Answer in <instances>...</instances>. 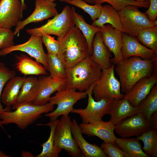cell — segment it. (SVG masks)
<instances>
[{
  "instance_id": "obj_6",
  "label": "cell",
  "mask_w": 157,
  "mask_h": 157,
  "mask_svg": "<svg viewBox=\"0 0 157 157\" xmlns=\"http://www.w3.org/2000/svg\"><path fill=\"white\" fill-rule=\"evenodd\" d=\"M115 65L109 68L102 69L101 74L95 82L92 94L94 99L99 101L103 99L113 100L124 98L121 92L120 81L115 77Z\"/></svg>"
},
{
  "instance_id": "obj_22",
  "label": "cell",
  "mask_w": 157,
  "mask_h": 157,
  "mask_svg": "<svg viewBox=\"0 0 157 157\" xmlns=\"http://www.w3.org/2000/svg\"><path fill=\"white\" fill-rule=\"evenodd\" d=\"M91 56L101 69H108L113 65L110 61L112 55L103 42L100 31L96 33L93 38Z\"/></svg>"
},
{
  "instance_id": "obj_8",
  "label": "cell",
  "mask_w": 157,
  "mask_h": 157,
  "mask_svg": "<svg viewBox=\"0 0 157 157\" xmlns=\"http://www.w3.org/2000/svg\"><path fill=\"white\" fill-rule=\"evenodd\" d=\"M76 90L67 88L57 92L54 96L50 97L49 102L53 105L56 104L57 106L55 110L46 113L45 116L51 120H54L61 115H68L74 108L75 104L87 96V91L77 92Z\"/></svg>"
},
{
  "instance_id": "obj_35",
  "label": "cell",
  "mask_w": 157,
  "mask_h": 157,
  "mask_svg": "<svg viewBox=\"0 0 157 157\" xmlns=\"http://www.w3.org/2000/svg\"><path fill=\"white\" fill-rule=\"evenodd\" d=\"M65 2L83 10L90 16L93 22L100 16L102 6L92 5L83 0H66Z\"/></svg>"
},
{
  "instance_id": "obj_36",
  "label": "cell",
  "mask_w": 157,
  "mask_h": 157,
  "mask_svg": "<svg viewBox=\"0 0 157 157\" xmlns=\"http://www.w3.org/2000/svg\"><path fill=\"white\" fill-rule=\"evenodd\" d=\"M16 74L15 71L10 70L0 61V115L4 109L1 103V96L3 89L6 83Z\"/></svg>"
},
{
  "instance_id": "obj_5",
  "label": "cell",
  "mask_w": 157,
  "mask_h": 157,
  "mask_svg": "<svg viewBox=\"0 0 157 157\" xmlns=\"http://www.w3.org/2000/svg\"><path fill=\"white\" fill-rule=\"evenodd\" d=\"M75 25L72 7L67 5L60 13L48 20L44 25L39 27L27 29L26 31L31 35H41V33H44L61 38Z\"/></svg>"
},
{
  "instance_id": "obj_40",
  "label": "cell",
  "mask_w": 157,
  "mask_h": 157,
  "mask_svg": "<svg viewBox=\"0 0 157 157\" xmlns=\"http://www.w3.org/2000/svg\"><path fill=\"white\" fill-rule=\"evenodd\" d=\"M149 8L146 13L152 22L156 20L157 17V0H149Z\"/></svg>"
},
{
  "instance_id": "obj_16",
  "label": "cell",
  "mask_w": 157,
  "mask_h": 157,
  "mask_svg": "<svg viewBox=\"0 0 157 157\" xmlns=\"http://www.w3.org/2000/svg\"><path fill=\"white\" fill-rule=\"evenodd\" d=\"M121 52L123 59L136 56L144 59L157 60V53L141 44L136 37L122 32Z\"/></svg>"
},
{
  "instance_id": "obj_24",
  "label": "cell",
  "mask_w": 157,
  "mask_h": 157,
  "mask_svg": "<svg viewBox=\"0 0 157 157\" xmlns=\"http://www.w3.org/2000/svg\"><path fill=\"white\" fill-rule=\"evenodd\" d=\"M26 77L15 76L6 83L1 96V101L7 106H10L16 103Z\"/></svg>"
},
{
  "instance_id": "obj_43",
  "label": "cell",
  "mask_w": 157,
  "mask_h": 157,
  "mask_svg": "<svg viewBox=\"0 0 157 157\" xmlns=\"http://www.w3.org/2000/svg\"><path fill=\"white\" fill-rule=\"evenodd\" d=\"M61 2H65L66 0H59ZM86 2L87 3L90 4H94V2L92 0H83Z\"/></svg>"
},
{
  "instance_id": "obj_41",
  "label": "cell",
  "mask_w": 157,
  "mask_h": 157,
  "mask_svg": "<svg viewBox=\"0 0 157 157\" xmlns=\"http://www.w3.org/2000/svg\"><path fill=\"white\" fill-rule=\"evenodd\" d=\"M150 122H151V124L154 128L157 129V111L155 112L152 115L150 121Z\"/></svg>"
},
{
  "instance_id": "obj_15",
  "label": "cell",
  "mask_w": 157,
  "mask_h": 157,
  "mask_svg": "<svg viewBox=\"0 0 157 157\" xmlns=\"http://www.w3.org/2000/svg\"><path fill=\"white\" fill-rule=\"evenodd\" d=\"M38 79V93L35 100L32 103L37 105H43L49 102L51 95L67 88L65 78H53L49 76L40 77Z\"/></svg>"
},
{
  "instance_id": "obj_46",
  "label": "cell",
  "mask_w": 157,
  "mask_h": 157,
  "mask_svg": "<svg viewBox=\"0 0 157 157\" xmlns=\"http://www.w3.org/2000/svg\"><path fill=\"white\" fill-rule=\"evenodd\" d=\"M136 1H144L145 0H136Z\"/></svg>"
},
{
  "instance_id": "obj_48",
  "label": "cell",
  "mask_w": 157,
  "mask_h": 157,
  "mask_svg": "<svg viewBox=\"0 0 157 157\" xmlns=\"http://www.w3.org/2000/svg\"><path fill=\"white\" fill-rule=\"evenodd\" d=\"M49 0L50 1L53 2L54 1H55L56 0Z\"/></svg>"
},
{
  "instance_id": "obj_7",
  "label": "cell",
  "mask_w": 157,
  "mask_h": 157,
  "mask_svg": "<svg viewBox=\"0 0 157 157\" xmlns=\"http://www.w3.org/2000/svg\"><path fill=\"white\" fill-rule=\"evenodd\" d=\"M138 8L129 6L118 11L123 32L135 37L143 28L157 26V20L152 21L146 13L141 12Z\"/></svg>"
},
{
  "instance_id": "obj_28",
  "label": "cell",
  "mask_w": 157,
  "mask_h": 157,
  "mask_svg": "<svg viewBox=\"0 0 157 157\" xmlns=\"http://www.w3.org/2000/svg\"><path fill=\"white\" fill-rule=\"evenodd\" d=\"M140 140L137 138H117L115 143L129 157H149L142 149Z\"/></svg>"
},
{
  "instance_id": "obj_18",
  "label": "cell",
  "mask_w": 157,
  "mask_h": 157,
  "mask_svg": "<svg viewBox=\"0 0 157 157\" xmlns=\"http://www.w3.org/2000/svg\"><path fill=\"white\" fill-rule=\"evenodd\" d=\"M79 125L82 134L97 136L105 142L115 143V125L110 120L104 122L101 120L88 124L82 123Z\"/></svg>"
},
{
  "instance_id": "obj_30",
  "label": "cell",
  "mask_w": 157,
  "mask_h": 157,
  "mask_svg": "<svg viewBox=\"0 0 157 157\" xmlns=\"http://www.w3.org/2000/svg\"><path fill=\"white\" fill-rule=\"evenodd\" d=\"M137 106L139 112L142 113L149 122L152 115L157 111V84L153 86L146 97Z\"/></svg>"
},
{
  "instance_id": "obj_44",
  "label": "cell",
  "mask_w": 157,
  "mask_h": 157,
  "mask_svg": "<svg viewBox=\"0 0 157 157\" xmlns=\"http://www.w3.org/2000/svg\"><path fill=\"white\" fill-rule=\"evenodd\" d=\"M22 3L23 9L24 10H25L27 8V6L25 4L24 0H21Z\"/></svg>"
},
{
  "instance_id": "obj_31",
  "label": "cell",
  "mask_w": 157,
  "mask_h": 157,
  "mask_svg": "<svg viewBox=\"0 0 157 157\" xmlns=\"http://www.w3.org/2000/svg\"><path fill=\"white\" fill-rule=\"evenodd\" d=\"M136 138L143 142L142 149L149 157L157 156V129L150 128Z\"/></svg>"
},
{
  "instance_id": "obj_29",
  "label": "cell",
  "mask_w": 157,
  "mask_h": 157,
  "mask_svg": "<svg viewBox=\"0 0 157 157\" xmlns=\"http://www.w3.org/2000/svg\"><path fill=\"white\" fill-rule=\"evenodd\" d=\"M59 120V119H57L55 120H51L46 124H38L49 126L50 129V132L47 140L42 145V149L41 152L36 157H58V154L62 150L58 148L55 145L54 140V133L56 125Z\"/></svg>"
},
{
  "instance_id": "obj_17",
  "label": "cell",
  "mask_w": 157,
  "mask_h": 157,
  "mask_svg": "<svg viewBox=\"0 0 157 157\" xmlns=\"http://www.w3.org/2000/svg\"><path fill=\"white\" fill-rule=\"evenodd\" d=\"M100 32L104 44L114 55V58H111L110 61L116 65L123 60L121 52L122 32L115 29L109 24L101 27Z\"/></svg>"
},
{
  "instance_id": "obj_21",
  "label": "cell",
  "mask_w": 157,
  "mask_h": 157,
  "mask_svg": "<svg viewBox=\"0 0 157 157\" xmlns=\"http://www.w3.org/2000/svg\"><path fill=\"white\" fill-rule=\"evenodd\" d=\"M138 106H133L126 99L113 100L108 114L110 115V120L115 125L125 118L139 113Z\"/></svg>"
},
{
  "instance_id": "obj_47",
  "label": "cell",
  "mask_w": 157,
  "mask_h": 157,
  "mask_svg": "<svg viewBox=\"0 0 157 157\" xmlns=\"http://www.w3.org/2000/svg\"><path fill=\"white\" fill-rule=\"evenodd\" d=\"M0 126H1L2 128H3V126H2V125L0 123Z\"/></svg>"
},
{
  "instance_id": "obj_27",
  "label": "cell",
  "mask_w": 157,
  "mask_h": 157,
  "mask_svg": "<svg viewBox=\"0 0 157 157\" xmlns=\"http://www.w3.org/2000/svg\"><path fill=\"white\" fill-rule=\"evenodd\" d=\"M72 8L75 25L82 31L87 42L89 53L91 55L92 41L96 33L100 31L101 27L88 24L82 16L77 12L73 7H72Z\"/></svg>"
},
{
  "instance_id": "obj_14",
  "label": "cell",
  "mask_w": 157,
  "mask_h": 157,
  "mask_svg": "<svg viewBox=\"0 0 157 157\" xmlns=\"http://www.w3.org/2000/svg\"><path fill=\"white\" fill-rule=\"evenodd\" d=\"M23 11L21 0H0V27L16 26L21 21Z\"/></svg>"
},
{
  "instance_id": "obj_34",
  "label": "cell",
  "mask_w": 157,
  "mask_h": 157,
  "mask_svg": "<svg viewBox=\"0 0 157 157\" xmlns=\"http://www.w3.org/2000/svg\"><path fill=\"white\" fill-rule=\"evenodd\" d=\"M94 4L102 6L104 2L109 4L118 11L125 7L133 6L138 8H147L149 7L150 1L145 0L142 1H138L136 0H92Z\"/></svg>"
},
{
  "instance_id": "obj_9",
  "label": "cell",
  "mask_w": 157,
  "mask_h": 157,
  "mask_svg": "<svg viewBox=\"0 0 157 157\" xmlns=\"http://www.w3.org/2000/svg\"><path fill=\"white\" fill-rule=\"evenodd\" d=\"M95 82L87 90L88 100L86 107L83 109L74 108L71 113L79 115L82 123H91L100 121L106 114H108L111 103L113 100L103 99L95 101L92 96V91Z\"/></svg>"
},
{
  "instance_id": "obj_25",
  "label": "cell",
  "mask_w": 157,
  "mask_h": 157,
  "mask_svg": "<svg viewBox=\"0 0 157 157\" xmlns=\"http://www.w3.org/2000/svg\"><path fill=\"white\" fill-rule=\"evenodd\" d=\"M106 23L111 24L116 30L124 32L119 12L109 5L102 6L100 16L92 25L101 27Z\"/></svg>"
},
{
  "instance_id": "obj_3",
  "label": "cell",
  "mask_w": 157,
  "mask_h": 157,
  "mask_svg": "<svg viewBox=\"0 0 157 157\" xmlns=\"http://www.w3.org/2000/svg\"><path fill=\"white\" fill-rule=\"evenodd\" d=\"M101 70L91 55L88 56L72 67L66 68L67 88L81 92L87 91L99 78Z\"/></svg>"
},
{
  "instance_id": "obj_4",
  "label": "cell",
  "mask_w": 157,
  "mask_h": 157,
  "mask_svg": "<svg viewBox=\"0 0 157 157\" xmlns=\"http://www.w3.org/2000/svg\"><path fill=\"white\" fill-rule=\"evenodd\" d=\"M10 107L7 106L1 113V124L2 125L14 124L22 129L32 124L42 114L52 111L54 109V105L49 102L43 105H35L32 103L24 104L13 111L8 110Z\"/></svg>"
},
{
  "instance_id": "obj_33",
  "label": "cell",
  "mask_w": 157,
  "mask_h": 157,
  "mask_svg": "<svg viewBox=\"0 0 157 157\" xmlns=\"http://www.w3.org/2000/svg\"><path fill=\"white\" fill-rule=\"evenodd\" d=\"M47 54V67L49 76L59 78H65L66 68L57 54L48 53Z\"/></svg>"
},
{
  "instance_id": "obj_37",
  "label": "cell",
  "mask_w": 157,
  "mask_h": 157,
  "mask_svg": "<svg viewBox=\"0 0 157 157\" xmlns=\"http://www.w3.org/2000/svg\"><path fill=\"white\" fill-rule=\"evenodd\" d=\"M100 147L109 157H129L126 153L118 147L116 143L104 142Z\"/></svg>"
},
{
  "instance_id": "obj_12",
  "label": "cell",
  "mask_w": 157,
  "mask_h": 157,
  "mask_svg": "<svg viewBox=\"0 0 157 157\" xmlns=\"http://www.w3.org/2000/svg\"><path fill=\"white\" fill-rule=\"evenodd\" d=\"M115 125L114 131L122 138L140 136L150 128V122L140 112L125 118Z\"/></svg>"
},
{
  "instance_id": "obj_42",
  "label": "cell",
  "mask_w": 157,
  "mask_h": 157,
  "mask_svg": "<svg viewBox=\"0 0 157 157\" xmlns=\"http://www.w3.org/2000/svg\"><path fill=\"white\" fill-rule=\"evenodd\" d=\"M22 157H34L33 155L31 152L28 151H23L22 152Z\"/></svg>"
},
{
  "instance_id": "obj_23",
  "label": "cell",
  "mask_w": 157,
  "mask_h": 157,
  "mask_svg": "<svg viewBox=\"0 0 157 157\" xmlns=\"http://www.w3.org/2000/svg\"><path fill=\"white\" fill-rule=\"evenodd\" d=\"M38 79L36 77H26L21 89L15 103L12 106L15 110L20 105L26 103H33L38 93Z\"/></svg>"
},
{
  "instance_id": "obj_20",
  "label": "cell",
  "mask_w": 157,
  "mask_h": 157,
  "mask_svg": "<svg viewBox=\"0 0 157 157\" xmlns=\"http://www.w3.org/2000/svg\"><path fill=\"white\" fill-rule=\"evenodd\" d=\"M72 133L81 154L85 157H107L100 147L95 144L88 143L83 137L81 129L76 120L72 121Z\"/></svg>"
},
{
  "instance_id": "obj_32",
  "label": "cell",
  "mask_w": 157,
  "mask_h": 157,
  "mask_svg": "<svg viewBox=\"0 0 157 157\" xmlns=\"http://www.w3.org/2000/svg\"><path fill=\"white\" fill-rule=\"evenodd\" d=\"M136 37L143 45L157 53V26L143 28L138 33Z\"/></svg>"
},
{
  "instance_id": "obj_2",
  "label": "cell",
  "mask_w": 157,
  "mask_h": 157,
  "mask_svg": "<svg viewBox=\"0 0 157 157\" xmlns=\"http://www.w3.org/2000/svg\"><path fill=\"white\" fill-rule=\"evenodd\" d=\"M57 55L66 68L72 67L91 55L86 40L81 31L74 26L61 38H58Z\"/></svg>"
},
{
  "instance_id": "obj_11",
  "label": "cell",
  "mask_w": 157,
  "mask_h": 157,
  "mask_svg": "<svg viewBox=\"0 0 157 157\" xmlns=\"http://www.w3.org/2000/svg\"><path fill=\"white\" fill-rule=\"evenodd\" d=\"M41 35H31L29 39L23 43L14 45L11 47L0 50V56H4L15 51L25 52L42 64L47 69V54L42 45Z\"/></svg>"
},
{
  "instance_id": "obj_39",
  "label": "cell",
  "mask_w": 157,
  "mask_h": 157,
  "mask_svg": "<svg viewBox=\"0 0 157 157\" xmlns=\"http://www.w3.org/2000/svg\"><path fill=\"white\" fill-rule=\"evenodd\" d=\"M43 43L46 47L48 53L57 54L59 48V43L58 40L50 35L43 33L41 34Z\"/></svg>"
},
{
  "instance_id": "obj_26",
  "label": "cell",
  "mask_w": 157,
  "mask_h": 157,
  "mask_svg": "<svg viewBox=\"0 0 157 157\" xmlns=\"http://www.w3.org/2000/svg\"><path fill=\"white\" fill-rule=\"evenodd\" d=\"M15 56L17 60L16 67L22 74L25 75L48 74L46 68L36 60L23 54Z\"/></svg>"
},
{
  "instance_id": "obj_38",
  "label": "cell",
  "mask_w": 157,
  "mask_h": 157,
  "mask_svg": "<svg viewBox=\"0 0 157 157\" xmlns=\"http://www.w3.org/2000/svg\"><path fill=\"white\" fill-rule=\"evenodd\" d=\"M15 36L11 29L0 27V50L14 45Z\"/></svg>"
},
{
  "instance_id": "obj_45",
  "label": "cell",
  "mask_w": 157,
  "mask_h": 157,
  "mask_svg": "<svg viewBox=\"0 0 157 157\" xmlns=\"http://www.w3.org/2000/svg\"><path fill=\"white\" fill-rule=\"evenodd\" d=\"M10 157L8 156L5 153L2 151H0V157Z\"/></svg>"
},
{
  "instance_id": "obj_19",
  "label": "cell",
  "mask_w": 157,
  "mask_h": 157,
  "mask_svg": "<svg viewBox=\"0 0 157 157\" xmlns=\"http://www.w3.org/2000/svg\"><path fill=\"white\" fill-rule=\"evenodd\" d=\"M157 84V72L149 77L143 78L137 82L124 98L127 99L133 106H137L149 93L153 86Z\"/></svg>"
},
{
  "instance_id": "obj_13",
  "label": "cell",
  "mask_w": 157,
  "mask_h": 157,
  "mask_svg": "<svg viewBox=\"0 0 157 157\" xmlns=\"http://www.w3.org/2000/svg\"><path fill=\"white\" fill-rule=\"evenodd\" d=\"M57 4L49 0H35V8L32 13L26 18L21 21L15 26L13 31L15 35H18L20 31L28 24L41 22L58 13Z\"/></svg>"
},
{
  "instance_id": "obj_10",
  "label": "cell",
  "mask_w": 157,
  "mask_h": 157,
  "mask_svg": "<svg viewBox=\"0 0 157 157\" xmlns=\"http://www.w3.org/2000/svg\"><path fill=\"white\" fill-rule=\"evenodd\" d=\"M72 128V121L69 116L62 115L55 130V143L57 148L64 149L69 156L78 157L81 153L73 137Z\"/></svg>"
},
{
  "instance_id": "obj_1",
  "label": "cell",
  "mask_w": 157,
  "mask_h": 157,
  "mask_svg": "<svg viewBox=\"0 0 157 157\" xmlns=\"http://www.w3.org/2000/svg\"><path fill=\"white\" fill-rule=\"evenodd\" d=\"M114 70L119 78L121 92L124 94L140 79L157 72V60L132 56L123 59L116 65Z\"/></svg>"
}]
</instances>
